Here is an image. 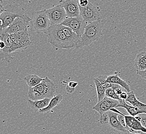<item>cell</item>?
Returning a JSON list of instances; mask_svg holds the SVG:
<instances>
[{
	"mask_svg": "<svg viewBox=\"0 0 146 134\" xmlns=\"http://www.w3.org/2000/svg\"><path fill=\"white\" fill-rule=\"evenodd\" d=\"M106 97L108 98H111L113 99H115L116 100H121L120 98L119 97V95H118L115 92V89L110 88L107 89L106 90Z\"/></svg>",
	"mask_w": 146,
	"mask_h": 134,
	"instance_id": "cell-26",
	"label": "cell"
},
{
	"mask_svg": "<svg viewBox=\"0 0 146 134\" xmlns=\"http://www.w3.org/2000/svg\"><path fill=\"white\" fill-rule=\"evenodd\" d=\"M136 71L138 75L141 76L142 78H144L146 80V70L142 71Z\"/></svg>",
	"mask_w": 146,
	"mask_h": 134,
	"instance_id": "cell-30",
	"label": "cell"
},
{
	"mask_svg": "<svg viewBox=\"0 0 146 134\" xmlns=\"http://www.w3.org/2000/svg\"><path fill=\"white\" fill-rule=\"evenodd\" d=\"M32 19H27L22 17L17 18L9 27L0 31V34H4L11 35L29 30L30 28V23L32 22Z\"/></svg>",
	"mask_w": 146,
	"mask_h": 134,
	"instance_id": "cell-7",
	"label": "cell"
},
{
	"mask_svg": "<svg viewBox=\"0 0 146 134\" xmlns=\"http://www.w3.org/2000/svg\"><path fill=\"white\" fill-rule=\"evenodd\" d=\"M88 0H79V5L82 7H85L89 4Z\"/></svg>",
	"mask_w": 146,
	"mask_h": 134,
	"instance_id": "cell-29",
	"label": "cell"
},
{
	"mask_svg": "<svg viewBox=\"0 0 146 134\" xmlns=\"http://www.w3.org/2000/svg\"><path fill=\"white\" fill-rule=\"evenodd\" d=\"M103 25L102 20L88 23L86 27L84 33L81 36L80 41L76 48L88 46L98 40L103 35Z\"/></svg>",
	"mask_w": 146,
	"mask_h": 134,
	"instance_id": "cell-3",
	"label": "cell"
},
{
	"mask_svg": "<svg viewBox=\"0 0 146 134\" xmlns=\"http://www.w3.org/2000/svg\"><path fill=\"white\" fill-rule=\"evenodd\" d=\"M44 78H40L39 76L35 74H27L24 78L25 81L27 83L29 87H34L40 84Z\"/></svg>",
	"mask_w": 146,
	"mask_h": 134,
	"instance_id": "cell-23",
	"label": "cell"
},
{
	"mask_svg": "<svg viewBox=\"0 0 146 134\" xmlns=\"http://www.w3.org/2000/svg\"><path fill=\"white\" fill-rule=\"evenodd\" d=\"M139 116L141 117V122L144 127L146 129V114H139Z\"/></svg>",
	"mask_w": 146,
	"mask_h": 134,
	"instance_id": "cell-28",
	"label": "cell"
},
{
	"mask_svg": "<svg viewBox=\"0 0 146 134\" xmlns=\"http://www.w3.org/2000/svg\"><path fill=\"white\" fill-rule=\"evenodd\" d=\"M60 25L61 28L64 33L65 35L66 36L68 39L76 45L77 47V46L80 41L81 37L79 36L77 34L74 32L71 28H69L67 26H65L62 24H60Z\"/></svg>",
	"mask_w": 146,
	"mask_h": 134,
	"instance_id": "cell-20",
	"label": "cell"
},
{
	"mask_svg": "<svg viewBox=\"0 0 146 134\" xmlns=\"http://www.w3.org/2000/svg\"><path fill=\"white\" fill-rule=\"evenodd\" d=\"M128 97V94L126 92H123L120 95H119V97L122 100L125 101L127 99Z\"/></svg>",
	"mask_w": 146,
	"mask_h": 134,
	"instance_id": "cell-31",
	"label": "cell"
},
{
	"mask_svg": "<svg viewBox=\"0 0 146 134\" xmlns=\"http://www.w3.org/2000/svg\"><path fill=\"white\" fill-rule=\"evenodd\" d=\"M32 20V23L35 30L42 32L46 35L51 25L46 9L35 12L33 14Z\"/></svg>",
	"mask_w": 146,
	"mask_h": 134,
	"instance_id": "cell-5",
	"label": "cell"
},
{
	"mask_svg": "<svg viewBox=\"0 0 146 134\" xmlns=\"http://www.w3.org/2000/svg\"><path fill=\"white\" fill-rule=\"evenodd\" d=\"M143 134V133H133V134Z\"/></svg>",
	"mask_w": 146,
	"mask_h": 134,
	"instance_id": "cell-36",
	"label": "cell"
},
{
	"mask_svg": "<svg viewBox=\"0 0 146 134\" xmlns=\"http://www.w3.org/2000/svg\"><path fill=\"white\" fill-rule=\"evenodd\" d=\"M75 88H72L69 86L68 85H67V86L66 87V91L68 93H72L75 91Z\"/></svg>",
	"mask_w": 146,
	"mask_h": 134,
	"instance_id": "cell-32",
	"label": "cell"
},
{
	"mask_svg": "<svg viewBox=\"0 0 146 134\" xmlns=\"http://www.w3.org/2000/svg\"><path fill=\"white\" fill-rule=\"evenodd\" d=\"M94 81L96 85V91H97L98 102H100L106 97V89L102 85L101 82L99 81L97 78H94Z\"/></svg>",
	"mask_w": 146,
	"mask_h": 134,
	"instance_id": "cell-24",
	"label": "cell"
},
{
	"mask_svg": "<svg viewBox=\"0 0 146 134\" xmlns=\"http://www.w3.org/2000/svg\"><path fill=\"white\" fill-rule=\"evenodd\" d=\"M99 122L102 125H106L107 124H109L110 117L108 116V112L103 115H101V117L100 118V119H99Z\"/></svg>",
	"mask_w": 146,
	"mask_h": 134,
	"instance_id": "cell-27",
	"label": "cell"
},
{
	"mask_svg": "<svg viewBox=\"0 0 146 134\" xmlns=\"http://www.w3.org/2000/svg\"><path fill=\"white\" fill-rule=\"evenodd\" d=\"M62 99H63V96L61 94L54 96V97L51 99L48 106L44 109L40 110L38 112L41 114H45V113H47L48 112H50L52 109L54 108L55 107L58 106L59 104L60 103Z\"/></svg>",
	"mask_w": 146,
	"mask_h": 134,
	"instance_id": "cell-22",
	"label": "cell"
},
{
	"mask_svg": "<svg viewBox=\"0 0 146 134\" xmlns=\"http://www.w3.org/2000/svg\"><path fill=\"white\" fill-rule=\"evenodd\" d=\"M48 42L58 49H69L76 48V45L65 35L60 25L51 24L46 34Z\"/></svg>",
	"mask_w": 146,
	"mask_h": 134,
	"instance_id": "cell-2",
	"label": "cell"
},
{
	"mask_svg": "<svg viewBox=\"0 0 146 134\" xmlns=\"http://www.w3.org/2000/svg\"><path fill=\"white\" fill-rule=\"evenodd\" d=\"M60 5L64 9L68 18L78 17L80 16L79 0L60 1Z\"/></svg>",
	"mask_w": 146,
	"mask_h": 134,
	"instance_id": "cell-13",
	"label": "cell"
},
{
	"mask_svg": "<svg viewBox=\"0 0 146 134\" xmlns=\"http://www.w3.org/2000/svg\"><path fill=\"white\" fill-rule=\"evenodd\" d=\"M119 104V101L106 97L103 100L98 102V103L93 107V109L102 115L109 112L112 108L117 107Z\"/></svg>",
	"mask_w": 146,
	"mask_h": 134,
	"instance_id": "cell-12",
	"label": "cell"
},
{
	"mask_svg": "<svg viewBox=\"0 0 146 134\" xmlns=\"http://www.w3.org/2000/svg\"><path fill=\"white\" fill-rule=\"evenodd\" d=\"M46 12L51 24H62L68 18L64 9L60 5L54 6L51 9H46Z\"/></svg>",
	"mask_w": 146,
	"mask_h": 134,
	"instance_id": "cell-10",
	"label": "cell"
},
{
	"mask_svg": "<svg viewBox=\"0 0 146 134\" xmlns=\"http://www.w3.org/2000/svg\"><path fill=\"white\" fill-rule=\"evenodd\" d=\"M96 78L98 79L99 81L101 82V83L102 84V85L107 89L108 88H112L115 89H119V88H122V87L117 85V84H112L110 83V82L107 81V76H98V78Z\"/></svg>",
	"mask_w": 146,
	"mask_h": 134,
	"instance_id": "cell-25",
	"label": "cell"
},
{
	"mask_svg": "<svg viewBox=\"0 0 146 134\" xmlns=\"http://www.w3.org/2000/svg\"><path fill=\"white\" fill-rule=\"evenodd\" d=\"M62 24L71 28L74 32L81 37L82 35L84 33L85 28L88 23L80 15L77 17H68L62 23Z\"/></svg>",
	"mask_w": 146,
	"mask_h": 134,
	"instance_id": "cell-9",
	"label": "cell"
},
{
	"mask_svg": "<svg viewBox=\"0 0 146 134\" xmlns=\"http://www.w3.org/2000/svg\"><path fill=\"white\" fill-rule=\"evenodd\" d=\"M5 47V43L3 40L0 41V50H3Z\"/></svg>",
	"mask_w": 146,
	"mask_h": 134,
	"instance_id": "cell-34",
	"label": "cell"
},
{
	"mask_svg": "<svg viewBox=\"0 0 146 134\" xmlns=\"http://www.w3.org/2000/svg\"><path fill=\"white\" fill-rule=\"evenodd\" d=\"M128 97L125 101L129 102L132 105L140 109L144 114H146V104L143 103L139 101L138 100L133 91L128 92Z\"/></svg>",
	"mask_w": 146,
	"mask_h": 134,
	"instance_id": "cell-17",
	"label": "cell"
},
{
	"mask_svg": "<svg viewBox=\"0 0 146 134\" xmlns=\"http://www.w3.org/2000/svg\"><path fill=\"white\" fill-rule=\"evenodd\" d=\"M115 91L116 93H117V94L118 95H120L121 93L123 92L122 90L121 89V88H119V89H115Z\"/></svg>",
	"mask_w": 146,
	"mask_h": 134,
	"instance_id": "cell-35",
	"label": "cell"
},
{
	"mask_svg": "<svg viewBox=\"0 0 146 134\" xmlns=\"http://www.w3.org/2000/svg\"><path fill=\"white\" fill-rule=\"evenodd\" d=\"M117 107H122L125 108L129 115L134 117L139 114H143V112L141 111L140 109H138L137 107L128 105L125 102V101L122 100L119 101V104L118 105Z\"/></svg>",
	"mask_w": 146,
	"mask_h": 134,
	"instance_id": "cell-21",
	"label": "cell"
},
{
	"mask_svg": "<svg viewBox=\"0 0 146 134\" xmlns=\"http://www.w3.org/2000/svg\"><path fill=\"white\" fill-rule=\"evenodd\" d=\"M134 66L136 71L146 70V52H141L137 54L134 60Z\"/></svg>",
	"mask_w": 146,
	"mask_h": 134,
	"instance_id": "cell-19",
	"label": "cell"
},
{
	"mask_svg": "<svg viewBox=\"0 0 146 134\" xmlns=\"http://www.w3.org/2000/svg\"><path fill=\"white\" fill-rule=\"evenodd\" d=\"M78 83L75 82V81H70L68 84L69 86L74 88H75L76 87L78 86Z\"/></svg>",
	"mask_w": 146,
	"mask_h": 134,
	"instance_id": "cell-33",
	"label": "cell"
},
{
	"mask_svg": "<svg viewBox=\"0 0 146 134\" xmlns=\"http://www.w3.org/2000/svg\"><path fill=\"white\" fill-rule=\"evenodd\" d=\"M5 7V11L0 13V20L1 22L0 31L9 27L14 21L18 17H22L27 19H32L25 14V10L22 8L19 9L17 6L11 4Z\"/></svg>",
	"mask_w": 146,
	"mask_h": 134,
	"instance_id": "cell-4",
	"label": "cell"
},
{
	"mask_svg": "<svg viewBox=\"0 0 146 134\" xmlns=\"http://www.w3.org/2000/svg\"><path fill=\"white\" fill-rule=\"evenodd\" d=\"M107 81L112 84H117L122 87L124 89L126 90L127 92H131V89L129 85L127 82L121 79L119 76L118 73L115 72V74L107 76Z\"/></svg>",
	"mask_w": 146,
	"mask_h": 134,
	"instance_id": "cell-18",
	"label": "cell"
},
{
	"mask_svg": "<svg viewBox=\"0 0 146 134\" xmlns=\"http://www.w3.org/2000/svg\"><path fill=\"white\" fill-rule=\"evenodd\" d=\"M110 117L109 124L113 131L119 134H132L125 127L121 124L118 120V114L112 111L108 112Z\"/></svg>",
	"mask_w": 146,
	"mask_h": 134,
	"instance_id": "cell-14",
	"label": "cell"
},
{
	"mask_svg": "<svg viewBox=\"0 0 146 134\" xmlns=\"http://www.w3.org/2000/svg\"><path fill=\"white\" fill-rule=\"evenodd\" d=\"M1 40H3L5 43V47L3 50H1V59L7 63H10L14 59L12 54L15 52L19 51L17 45L11 39V35L0 34Z\"/></svg>",
	"mask_w": 146,
	"mask_h": 134,
	"instance_id": "cell-6",
	"label": "cell"
},
{
	"mask_svg": "<svg viewBox=\"0 0 146 134\" xmlns=\"http://www.w3.org/2000/svg\"><path fill=\"white\" fill-rule=\"evenodd\" d=\"M56 92V86L54 82L46 76L42 81L34 87H29L28 97L32 101L50 99L54 97Z\"/></svg>",
	"mask_w": 146,
	"mask_h": 134,
	"instance_id": "cell-1",
	"label": "cell"
},
{
	"mask_svg": "<svg viewBox=\"0 0 146 134\" xmlns=\"http://www.w3.org/2000/svg\"><path fill=\"white\" fill-rule=\"evenodd\" d=\"M50 100V99H45L40 100L32 101L29 99L28 104L31 109L35 112H39L40 110L48 106Z\"/></svg>",
	"mask_w": 146,
	"mask_h": 134,
	"instance_id": "cell-16",
	"label": "cell"
},
{
	"mask_svg": "<svg viewBox=\"0 0 146 134\" xmlns=\"http://www.w3.org/2000/svg\"><path fill=\"white\" fill-rule=\"evenodd\" d=\"M11 39L17 45L19 51H23L32 43L28 30L11 35Z\"/></svg>",
	"mask_w": 146,
	"mask_h": 134,
	"instance_id": "cell-11",
	"label": "cell"
},
{
	"mask_svg": "<svg viewBox=\"0 0 146 134\" xmlns=\"http://www.w3.org/2000/svg\"><path fill=\"white\" fill-rule=\"evenodd\" d=\"M79 9L80 15L88 24L102 20L100 9L91 3H89L85 7L79 6Z\"/></svg>",
	"mask_w": 146,
	"mask_h": 134,
	"instance_id": "cell-8",
	"label": "cell"
},
{
	"mask_svg": "<svg viewBox=\"0 0 146 134\" xmlns=\"http://www.w3.org/2000/svg\"><path fill=\"white\" fill-rule=\"evenodd\" d=\"M125 122L127 124V129L132 133H139L146 134V129L144 127L140 121L137 120L134 117L130 116H124Z\"/></svg>",
	"mask_w": 146,
	"mask_h": 134,
	"instance_id": "cell-15",
	"label": "cell"
}]
</instances>
